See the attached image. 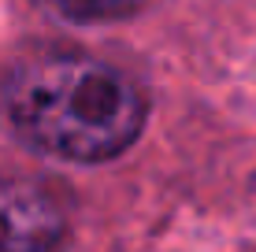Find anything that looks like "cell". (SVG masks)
<instances>
[{"mask_svg":"<svg viewBox=\"0 0 256 252\" xmlns=\"http://www.w3.org/2000/svg\"><path fill=\"white\" fill-rule=\"evenodd\" d=\"M15 130L60 160L100 163L126 152L145 126V93L126 71L86 52H34L4 82Z\"/></svg>","mask_w":256,"mask_h":252,"instance_id":"obj_1","label":"cell"},{"mask_svg":"<svg viewBox=\"0 0 256 252\" xmlns=\"http://www.w3.org/2000/svg\"><path fill=\"white\" fill-rule=\"evenodd\" d=\"M60 230L64 212L48 189L30 182L0 186V252H48Z\"/></svg>","mask_w":256,"mask_h":252,"instance_id":"obj_2","label":"cell"},{"mask_svg":"<svg viewBox=\"0 0 256 252\" xmlns=\"http://www.w3.org/2000/svg\"><path fill=\"white\" fill-rule=\"evenodd\" d=\"M60 15L78 22H104V19H126L141 11L148 0H48Z\"/></svg>","mask_w":256,"mask_h":252,"instance_id":"obj_3","label":"cell"}]
</instances>
